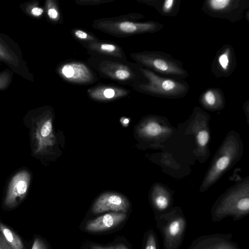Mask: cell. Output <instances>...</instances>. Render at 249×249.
<instances>
[{
  "label": "cell",
  "mask_w": 249,
  "mask_h": 249,
  "mask_svg": "<svg viewBox=\"0 0 249 249\" xmlns=\"http://www.w3.org/2000/svg\"><path fill=\"white\" fill-rule=\"evenodd\" d=\"M23 121L29 129L31 155L41 160L49 159L56 144L51 108L43 106L30 110Z\"/></svg>",
  "instance_id": "obj_1"
},
{
  "label": "cell",
  "mask_w": 249,
  "mask_h": 249,
  "mask_svg": "<svg viewBox=\"0 0 249 249\" xmlns=\"http://www.w3.org/2000/svg\"><path fill=\"white\" fill-rule=\"evenodd\" d=\"M147 4L154 7L162 16L175 17L178 13L180 0H152L144 1Z\"/></svg>",
  "instance_id": "obj_15"
},
{
  "label": "cell",
  "mask_w": 249,
  "mask_h": 249,
  "mask_svg": "<svg viewBox=\"0 0 249 249\" xmlns=\"http://www.w3.org/2000/svg\"><path fill=\"white\" fill-rule=\"evenodd\" d=\"M13 72L9 69L0 72V91L7 89L12 83Z\"/></svg>",
  "instance_id": "obj_23"
},
{
  "label": "cell",
  "mask_w": 249,
  "mask_h": 249,
  "mask_svg": "<svg viewBox=\"0 0 249 249\" xmlns=\"http://www.w3.org/2000/svg\"><path fill=\"white\" fill-rule=\"evenodd\" d=\"M31 249H50L47 243L41 238H35Z\"/></svg>",
  "instance_id": "obj_29"
},
{
  "label": "cell",
  "mask_w": 249,
  "mask_h": 249,
  "mask_svg": "<svg viewBox=\"0 0 249 249\" xmlns=\"http://www.w3.org/2000/svg\"><path fill=\"white\" fill-rule=\"evenodd\" d=\"M73 34L76 38L81 40H85L87 42V43L98 40L97 39H96L91 35H90L87 32L80 29L75 30L73 32Z\"/></svg>",
  "instance_id": "obj_25"
},
{
  "label": "cell",
  "mask_w": 249,
  "mask_h": 249,
  "mask_svg": "<svg viewBox=\"0 0 249 249\" xmlns=\"http://www.w3.org/2000/svg\"><path fill=\"white\" fill-rule=\"evenodd\" d=\"M84 46L91 54L126 59L122 49L114 43L99 42L98 40L87 43Z\"/></svg>",
  "instance_id": "obj_14"
},
{
  "label": "cell",
  "mask_w": 249,
  "mask_h": 249,
  "mask_svg": "<svg viewBox=\"0 0 249 249\" xmlns=\"http://www.w3.org/2000/svg\"><path fill=\"white\" fill-rule=\"evenodd\" d=\"M1 63L5 64L13 73L29 82H34V75L30 71L18 43L0 32V64Z\"/></svg>",
  "instance_id": "obj_5"
},
{
  "label": "cell",
  "mask_w": 249,
  "mask_h": 249,
  "mask_svg": "<svg viewBox=\"0 0 249 249\" xmlns=\"http://www.w3.org/2000/svg\"><path fill=\"white\" fill-rule=\"evenodd\" d=\"M143 249H157L155 235L151 231H149L147 233Z\"/></svg>",
  "instance_id": "obj_24"
},
{
  "label": "cell",
  "mask_w": 249,
  "mask_h": 249,
  "mask_svg": "<svg viewBox=\"0 0 249 249\" xmlns=\"http://www.w3.org/2000/svg\"><path fill=\"white\" fill-rule=\"evenodd\" d=\"M94 24L96 28L118 36L154 33L163 28V24L154 21L137 22L122 19H103L96 21Z\"/></svg>",
  "instance_id": "obj_6"
},
{
  "label": "cell",
  "mask_w": 249,
  "mask_h": 249,
  "mask_svg": "<svg viewBox=\"0 0 249 249\" xmlns=\"http://www.w3.org/2000/svg\"><path fill=\"white\" fill-rule=\"evenodd\" d=\"M129 201L124 196L117 192L102 193L93 202L90 212L93 215L106 212H121L128 213L130 211Z\"/></svg>",
  "instance_id": "obj_11"
},
{
  "label": "cell",
  "mask_w": 249,
  "mask_h": 249,
  "mask_svg": "<svg viewBox=\"0 0 249 249\" xmlns=\"http://www.w3.org/2000/svg\"><path fill=\"white\" fill-rule=\"evenodd\" d=\"M0 233L11 249H24L19 236L3 223L0 222Z\"/></svg>",
  "instance_id": "obj_19"
},
{
  "label": "cell",
  "mask_w": 249,
  "mask_h": 249,
  "mask_svg": "<svg viewBox=\"0 0 249 249\" xmlns=\"http://www.w3.org/2000/svg\"><path fill=\"white\" fill-rule=\"evenodd\" d=\"M114 244L104 246L93 242H87L83 246L82 249H114Z\"/></svg>",
  "instance_id": "obj_27"
},
{
  "label": "cell",
  "mask_w": 249,
  "mask_h": 249,
  "mask_svg": "<svg viewBox=\"0 0 249 249\" xmlns=\"http://www.w3.org/2000/svg\"><path fill=\"white\" fill-rule=\"evenodd\" d=\"M32 174L26 168L18 171L10 178L3 201L4 208L18 207L25 198L32 180Z\"/></svg>",
  "instance_id": "obj_9"
},
{
  "label": "cell",
  "mask_w": 249,
  "mask_h": 249,
  "mask_svg": "<svg viewBox=\"0 0 249 249\" xmlns=\"http://www.w3.org/2000/svg\"><path fill=\"white\" fill-rule=\"evenodd\" d=\"M249 6V0H207L201 10L210 17L234 22L242 19Z\"/></svg>",
  "instance_id": "obj_7"
},
{
  "label": "cell",
  "mask_w": 249,
  "mask_h": 249,
  "mask_svg": "<svg viewBox=\"0 0 249 249\" xmlns=\"http://www.w3.org/2000/svg\"><path fill=\"white\" fill-rule=\"evenodd\" d=\"M44 8L47 19L52 22H57L60 15L55 1L52 0H46Z\"/></svg>",
  "instance_id": "obj_21"
},
{
  "label": "cell",
  "mask_w": 249,
  "mask_h": 249,
  "mask_svg": "<svg viewBox=\"0 0 249 249\" xmlns=\"http://www.w3.org/2000/svg\"><path fill=\"white\" fill-rule=\"evenodd\" d=\"M131 56L140 66L160 75L183 80L188 77L182 63L170 54L159 51H146L133 53Z\"/></svg>",
  "instance_id": "obj_4"
},
{
  "label": "cell",
  "mask_w": 249,
  "mask_h": 249,
  "mask_svg": "<svg viewBox=\"0 0 249 249\" xmlns=\"http://www.w3.org/2000/svg\"><path fill=\"white\" fill-rule=\"evenodd\" d=\"M128 217V213H126L108 212L87 220L82 230L85 232L95 234L107 232L118 228Z\"/></svg>",
  "instance_id": "obj_12"
},
{
  "label": "cell",
  "mask_w": 249,
  "mask_h": 249,
  "mask_svg": "<svg viewBox=\"0 0 249 249\" xmlns=\"http://www.w3.org/2000/svg\"><path fill=\"white\" fill-rule=\"evenodd\" d=\"M113 244L114 249H130L129 246L125 242L118 241Z\"/></svg>",
  "instance_id": "obj_31"
},
{
  "label": "cell",
  "mask_w": 249,
  "mask_h": 249,
  "mask_svg": "<svg viewBox=\"0 0 249 249\" xmlns=\"http://www.w3.org/2000/svg\"><path fill=\"white\" fill-rule=\"evenodd\" d=\"M186 226L185 217L169 213L159 217L158 227L160 231L165 249H178L182 242Z\"/></svg>",
  "instance_id": "obj_8"
},
{
  "label": "cell",
  "mask_w": 249,
  "mask_h": 249,
  "mask_svg": "<svg viewBox=\"0 0 249 249\" xmlns=\"http://www.w3.org/2000/svg\"><path fill=\"white\" fill-rule=\"evenodd\" d=\"M198 143L201 146H205L209 139V134L206 130L200 131L197 135Z\"/></svg>",
  "instance_id": "obj_30"
},
{
  "label": "cell",
  "mask_w": 249,
  "mask_h": 249,
  "mask_svg": "<svg viewBox=\"0 0 249 249\" xmlns=\"http://www.w3.org/2000/svg\"><path fill=\"white\" fill-rule=\"evenodd\" d=\"M141 80L133 87L138 91L160 97L179 98L189 91V85L183 79L161 76L141 66Z\"/></svg>",
  "instance_id": "obj_3"
},
{
  "label": "cell",
  "mask_w": 249,
  "mask_h": 249,
  "mask_svg": "<svg viewBox=\"0 0 249 249\" xmlns=\"http://www.w3.org/2000/svg\"><path fill=\"white\" fill-rule=\"evenodd\" d=\"M199 241L192 249H238L233 243L221 237H209Z\"/></svg>",
  "instance_id": "obj_16"
},
{
  "label": "cell",
  "mask_w": 249,
  "mask_h": 249,
  "mask_svg": "<svg viewBox=\"0 0 249 249\" xmlns=\"http://www.w3.org/2000/svg\"><path fill=\"white\" fill-rule=\"evenodd\" d=\"M162 131L161 125L158 123L151 122L147 123L143 127L142 132L144 135L148 137H155L159 135Z\"/></svg>",
  "instance_id": "obj_22"
},
{
  "label": "cell",
  "mask_w": 249,
  "mask_h": 249,
  "mask_svg": "<svg viewBox=\"0 0 249 249\" xmlns=\"http://www.w3.org/2000/svg\"><path fill=\"white\" fill-rule=\"evenodd\" d=\"M89 66L101 76L134 87L141 80V66L126 59L91 54Z\"/></svg>",
  "instance_id": "obj_2"
},
{
  "label": "cell",
  "mask_w": 249,
  "mask_h": 249,
  "mask_svg": "<svg viewBox=\"0 0 249 249\" xmlns=\"http://www.w3.org/2000/svg\"><path fill=\"white\" fill-rule=\"evenodd\" d=\"M236 65L233 47L226 44L216 52L211 65V71L217 78L228 77L234 71Z\"/></svg>",
  "instance_id": "obj_13"
},
{
  "label": "cell",
  "mask_w": 249,
  "mask_h": 249,
  "mask_svg": "<svg viewBox=\"0 0 249 249\" xmlns=\"http://www.w3.org/2000/svg\"><path fill=\"white\" fill-rule=\"evenodd\" d=\"M56 71L64 80L75 84H92L97 80L90 68L83 62H65L59 65Z\"/></svg>",
  "instance_id": "obj_10"
},
{
  "label": "cell",
  "mask_w": 249,
  "mask_h": 249,
  "mask_svg": "<svg viewBox=\"0 0 249 249\" xmlns=\"http://www.w3.org/2000/svg\"><path fill=\"white\" fill-rule=\"evenodd\" d=\"M156 208L159 210L166 209L169 205V200L166 196L163 195L157 196L154 200Z\"/></svg>",
  "instance_id": "obj_26"
},
{
  "label": "cell",
  "mask_w": 249,
  "mask_h": 249,
  "mask_svg": "<svg viewBox=\"0 0 249 249\" xmlns=\"http://www.w3.org/2000/svg\"><path fill=\"white\" fill-rule=\"evenodd\" d=\"M0 249H11L0 233Z\"/></svg>",
  "instance_id": "obj_32"
},
{
  "label": "cell",
  "mask_w": 249,
  "mask_h": 249,
  "mask_svg": "<svg viewBox=\"0 0 249 249\" xmlns=\"http://www.w3.org/2000/svg\"><path fill=\"white\" fill-rule=\"evenodd\" d=\"M224 98L222 89L216 88L207 89L200 96L201 102L210 107H213L219 103H222Z\"/></svg>",
  "instance_id": "obj_18"
},
{
  "label": "cell",
  "mask_w": 249,
  "mask_h": 249,
  "mask_svg": "<svg viewBox=\"0 0 249 249\" xmlns=\"http://www.w3.org/2000/svg\"><path fill=\"white\" fill-rule=\"evenodd\" d=\"M93 90L90 92V96L99 101H110L126 94L122 89L115 88L111 86H106Z\"/></svg>",
  "instance_id": "obj_17"
},
{
  "label": "cell",
  "mask_w": 249,
  "mask_h": 249,
  "mask_svg": "<svg viewBox=\"0 0 249 249\" xmlns=\"http://www.w3.org/2000/svg\"><path fill=\"white\" fill-rule=\"evenodd\" d=\"M19 7L25 15L34 18H40L45 13L44 8L36 0L25 2L20 4Z\"/></svg>",
  "instance_id": "obj_20"
},
{
  "label": "cell",
  "mask_w": 249,
  "mask_h": 249,
  "mask_svg": "<svg viewBox=\"0 0 249 249\" xmlns=\"http://www.w3.org/2000/svg\"><path fill=\"white\" fill-rule=\"evenodd\" d=\"M229 163V158L226 156H223L220 158L217 161L215 165L216 168L218 171H221L227 167Z\"/></svg>",
  "instance_id": "obj_28"
}]
</instances>
